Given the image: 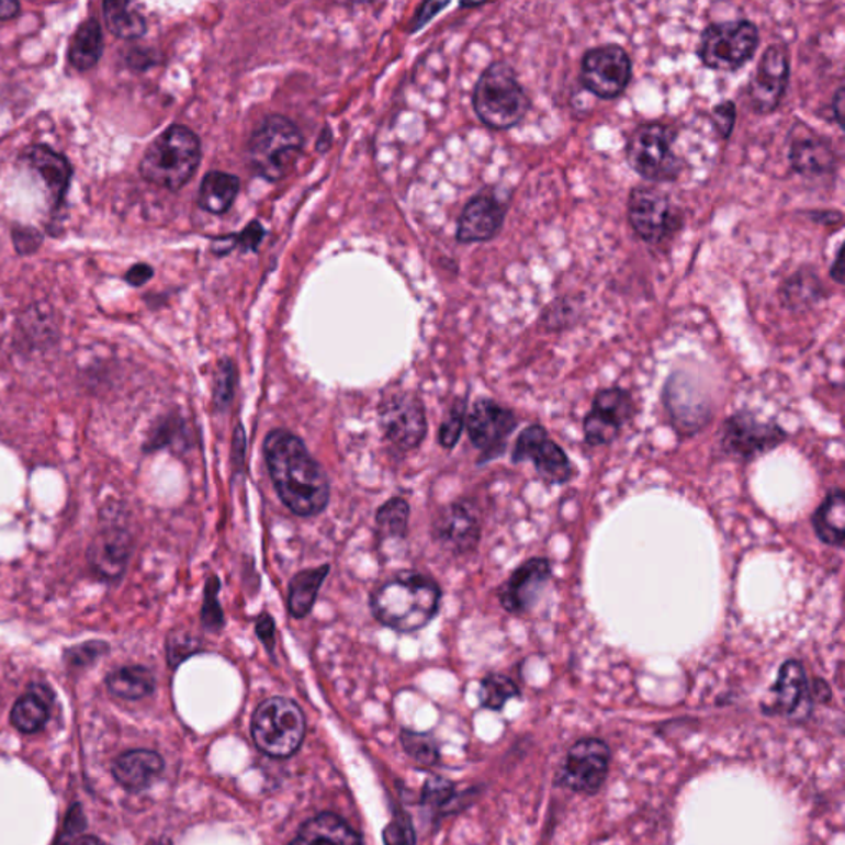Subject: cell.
<instances>
[{"label": "cell", "instance_id": "d6986e66", "mask_svg": "<svg viewBox=\"0 0 845 845\" xmlns=\"http://www.w3.org/2000/svg\"><path fill=\"white\" fill-rule=\"evenodd\" d=\"M431 537L441 549L453 555H467L474 552L481 540V519L477 507L466 499L448 504L435 517L431 523Z\"/></svg>", "mask_w": 845, "mask_h": 845}, {"label": "cell", "instance_id": "f546056e", "mask_svg": "<svg viewBox=\"0 0 845 845\" xmlns=\"http://www.w3.org/2000/svg\"><path fill=\"white\" fill-rule=\"evenodd\" d=\"M241 182L234 173L210 170L199 189V206L209 214L224 215L240 193Z\"/></svg>", "mask_w": 845, "mask_h": 845}, {"label": "cell", "instance_id": "7402d4cb", "mask_svg": "<svg viewBox=\"0 0 845 845\" xmlns=\"http://www.w3.org/2000/svg\"><path fill=\"white\" fill-rule=\"evenodd\" d=\"M805 706H811V694L804 666L801 661H786L769 690L768 702L763 703V712L766 716L791 717Z\"/></svg>", "mask_w": 845, "mask_h": 845}, {"label": "cell", "instance_id": "7bdbcfd3", "mask_svg": "<svg viewBox=\"0 0 845 845\" xmlns=\"http://www.w3.org/2000/svg\"><path fill=\"white\" fill-rule=\"evenodd\" d=\"M415 831H413L412 822L405 812L395 814L393 821L386 825L385 832H383L385 845H415Z\"/></svg>", "mask_w": 845, "mask_h": 845}, {"label": "cell", "instance_id": "f1b7e54d", "mask_svg": "<svg viewBox=\"0 0 845 845\" xmlns=\"http://www.w3.org/2000/svg\"><path fill=\"white\" fill-rule=\"evenodd\" d=\"M52 703H54V694L50 689L34 684L15 702L11 716L12 725L22 733L38 732L50 719Z\"/></svg>", "mask_w": 845, "mask_h": 845}, {"label": "cell", "instance_id": "db71d44e", "mask_svg": "<svg viewBox=\"0 0 845 845\" xmlns=\"http://www.w3.org/2000/svg\"><path fill=\"white\" fill-rule=\"evenodd\" d=\"M153 277L154 268L150 267V264L137 263L127 270V273L124 274V281H126L129 286L140 288L144 286L147 281H150V278Z\"/></svg>", "mask_w": 845, "mask_h": 845}, {"label": "cell", "instance_id": "8fae6325", "mask_svg": "<svg viewBox=\"0 0 845 845\" xmlns=\"http://www.w3.org/2000/svg\"><path fill=\"white\" fill-rule=\"evenodd\" d=\"M632 80V60L628 52L616 44L589 48L582 58L579 81L599 100L621 97Z\"/></svg>", "mask_w": 845, "mask_h": 845}, {"label": "cell", "instance_id": "5b68a950", "mask_svg": "<svg viewBox=\"0 0 845 845\" xmlns=\"http://www.w3.org/2000/svg\"><path fill=\"white\" fill-rule=\"evenodd\" d=\"M303 149L300 127L290 117L271 114L251 134L247 157L257 176L268 182H280L293 172Z\"/></svg>", "mask_w": 845, "mask_h": 845}, {"label": "cell", "instance_id": "1f68e13d", "mask_svg": "<svg viewBox=\"0 0 845 845\" xmlns=\"http://www.w3.org/2000/svg\"><path fill=\"white\" fill-rule=\"evenodd\" d=\"M329 572L330 565H320L316 568L303 570L291 578L290 589H288V609L293 618L303 619L313 611L320 586Z\"/></svg>", "mask_w": 845, "mask_h": 845}, {"label": "cell", "instance_id": "3957f363", "mask_svg": "<svg viewBox=\"0 0 845 845\" xmlns=\"http://www.w3.org/2000/svg\"><path fill=\"white\" fill-rule=\"evenodd\" d=\"M202 159V144L190 127L172 124L144 153L139 172L146 182L177 192L195 176Z\"/></svg>", "mask_w": 845, "mask_h": 845}, {"label": "cell", "instance_id": "94428289", "mask_svg": "<svg viewBox=\"0 0 845 845\" xmlns=\"http://www.w3.org/2000/svg\"><path fill=\"white\" fill-rule=\"evenodd\" d=\"M147 845H172L169 838H157V841L149 842Z\"/></svg>", "mask_w": 845, "mask_h": 845}, {"label": "cell", "instance_id": "c3c4849f", "mask_svg": "<svg viewBox=\"0 0 845 845\" xmlns=\"http://www.w3.org/2000/svg\"><path fill=\"white\" fill-rule=\"evenodd\" d=\"M255 632H257V636L260 638L268 654L274 656V647H277V622H274L273 616L263 612V615L257 619V622H255Z\"/></svg>", "mask_w": 845, "mask_h": 845}, {"label": "cell", "instance_id": "60d3db41", "mask_svg": "<svg viewBox=\"0 0 845 845\" xmlns=\"http://www.w3.org/2000/svg\"><path fill=\"white\" fill-rule=\"evenodd\" d=\"M402 745L409 758L418 763L419 766H431L438 762L437 742H435L433 736L427 735V733L403 730Z\"/></svg>", "mask_w": 845, "mask_h": 845}, {"label": "cell", "instance_id": "6da1fadb", "mask_svg": "<svg viewBox=\"0 0 845 845\" xmlns=\"http://www.w3.org/2000/svg\"><path fill=\"white\" fill-rule=\"evenodd\" d=\"M264 461L281 503L300 517L319 516L330 500L324 467L304 441L288 430H273L263 443Z\"/></svg>", "mask_w": 845, "mask_h": 845}, {"label": "cell", "instance_id": "30bf717a", "mask_svg": "<svg viewBox=\"0 0 845 845\" xmlns=\"http://www.w3.org/2000/svg\"><path fill=\"white\" fill-rule=\"evenodd\" d=\"M789 435L776 421L759 419L755 413L740 409L725 419L720 447L729 457L753 461L781 447Z\"/></svg>", "mask_w": 845, "mask_h": 845}, {"label": "cell", "instance_id": "b9f144b4", "mask_svg": "<svg viewBox=\"0 0 845 845\" xmlns=\"http://www.w3.org/2000/svg\"><path fill=\"white\" fill-rule=\"evenodd\" d=\"M466 399H458L444 421L441 422L440 433H438V441H440L441 447L447 448V450H453L457 447L461 435H463L464 425H466Z\"/></svg>", "mask_w": 845, "mask_h": 845}, {"label": "cell", "instance_id": "8992f818", "mask_svg": "<svg viewBox=\"0 0 845 845\" xmlns=\"http://www.w3.org/2000/svg\"><path fill=\"white\" fill-rule=\"evenodd\" d=\"M676 139L673 124L661 121L640 124L626 144L629 167L651 183L676 182L686 167L674 150Z\"/></svg>", "mask_w": 845, "mask_h": 845}, {"label": "cell", "instance_id": "4fadbf2b", "mask_svg": "<svg viewBox=\"0 0 845 845\" xmlns=\"http://www.w3.org/2000/svg\"><path fill=\"white\" fill-rule=\"evenodd\" d=\"M517 425L519 418L516 413L494 399L481 398L474 403L466 427L471 443L480 450V463L503 457Z\"/></svg>", "mask_w": 845, "mask_h": 845}, {"label": "cell", "instance_id": "9f6ffc18", "mask_svg": "<svg viewBox=\"0 0 845 845\" xmlns=\"http://www.w3.org/2000/svg\"><path fill=\"white\" fill-rule=\"evenodd\" d=\"M829 110H831V116L832 120H834V123L837 124L841 129H844V87H838V90L835 91Z\"/></svg>", "mask_w": 845, "mask_h": 845}, {"label": "cell", "instance_id": "484cf974", "mask_svg": "<svg viewBox=\"0 0 845 845\" xmlns=\"http://www.w3.org/2000/svg\"><path fill=\"white\" fill-rule=\"evenodd\" d=\"M291 845H362V838L339 815L326 812L309 819Z\"/></svg>", "mask_w": 845, "mask_h": 845}, {"label": "cell", "instance_id": "83f0119b", "mask_svg": "<svg viewBox=\"0 0 845 845\" xmlns=\"http://www.w3.org/2000/svg\"><path fill=\"white\" fill-rule=\"evenodd\" d=\"M811 523L815 536L822 543L842 549L845 542L844 491H831L822 500L821 506L812 514Z\"/></svg>", "mask_w": 845, "mask_h": 845}, {"label": "cell", "instance_id": "74e56055", "mask_svg": "<svg viewBox=\"0 0 845 845\" xmlns=\"http://www.w3.org/2000/svg\"><path fill=\"white\" fill-rule=\"evenodd\" d=\"M218 595H221V579L215 575L209 576L203 589V605L200 611V622L205 631L218 632L224 628L225 616Z\"/></svg>", "mask_w": 845, "mask_h": 845}, {"label": "cell", "instance_id": "836d02e7", "mask_svg": "<svg viewBox=\"0 0 845 845\" xmlns=\"http://www.w3.org/2000/svg\"><path fill=\"white\" fill-rule=\"evenodd\" d=\"M106 29L121 41H137L147 32L146 19L131 8L129 2L106 0L103 4Z\"/></svg>", "mask_w": 845, "mask_h": 845}, {"label": "cell", "instance_id": "ee69618b", "mask_svg": "<svg viewBox=\"0 0 845 845\" xmlns=\"http://www.w3.org/2000/svg\"><path fill=\"white\" fill-rule=\"evenodd\" d=\"M12 244H14L15 251L21 257H27V255L37 254L38 248L44 245V235L34 227H25V225H14L11 230Z\"/></svg>", "mask_w": 845, "mask_h": 845}, {"label": "cell", "instance_id": "680465c9", "mask_svg": "<svg viewBox=\"0 0 845 845\" xmlns=\"http://www.w3.org/2000/svg\"><path fill=\"white\" fill-rule=\"evenodd\" d=\"M842 245L837 248V251H835V258L834 263H832L831 271H829V274H831V280L835 281L837 284H844V264H842Z\"/></svg>", "mask_w": 845, "mask_h": 845}, {"label": "cell", "instance_id": "f5cc1de1", "mask_svg": "<svg viewBox=\"0 0 845 845\" xmlns=\"http://www.w3.org/2000/svg\"><path fill=\"white\" fill-rule=\"evenodd\" d=\"M444 8H448V4H441V2H425V4L419 8V11L416 12L415 19H413L412 25H409L412 32L425 27V25H427L438 12L443 11Z\"/></svg>", "mask_w": 845, "mask_h": 845}, {"label": "cell", "instance_id": "cb8c5ba5", "mask_svg": "<svg viewBox=\"0 0 845 845\" xmlns=\"http://www.w3.org/2000/svg\"><path fill=\"white\" fill-rule=\"evenodd\" d=\"M131 556V537L123 529H106L91 543L88 562L103 579H117Z\"/></svg>", "mask_w": 845, "mask_h": 845}, {"label": "cell", "instance_id": "d590c367", "mask_svg": "<svg viewBox=\"0 0 845 845\" xmlns=\"http://www.w3.org/2000/svg\"><path fill=\"white\" fill-rule=\"evenodd\" d=\"M583 304L578 297H556L540 313V324L550 333H562L576 326L582 319Z\"/></svg>", "mask_w": 845, "mask_h": 845}, {"label": "cell", "instance_id": "816d5d0a", "mask_svg": "<svg viewBox=\"0 0 845 845\" xmlns=\"http://www.w3.org/2000/svg\"><path fill=\"white\" fill-rule=\"evenodd\" d=\"M264 237V228L260 222H251L241 234L234 235V244L240 245L245 251H258Z\"/></svg>", "mask_w": 845, "mask_h": 845}, {"label": "cell", "instance_id": "91938a15", "mask_svg": "<svg viewBox=\"0 0 845 845\" xmlns=\"http://www.w3.org/2000/svg\"><path fill=\"white\" fill-rule=\"evenodd\" d=\"M75 845H103V842H101L100 838L87 835V837H81Z\"/></svg>", "mask_w": 845, "mask_h": 845}, {"label": "cell", "instance_id": "d6a6232c", "mask_svg": "<svg viewBox=\"0 0 845 845\" xmlns=\"http://www.w3.org/2000/svg\"><path fill=\"white\" fill-rule=\"evenodd\" d=\"M108 690L124 700H139L156 689V677L144 666H126L106 677Z\"/></svg>", "mask_w": 845, "mask_h": 845}, {"label": "cell", "instance_id": "f907efd6", "mask_svg": "<svg viewBox=\"0 0 845 845\" xmlns=\"http://www.w3.org/2000/svg\"><path fill=\"white\" fill-rule=\"evenodd\" d=\"M245 453H247V433L244 425L238 422L235 427L234 438H232V464H234L235 476L244 473Z\"/></svg>", "mask_w": 845, "mask_h": 845}, {"label": "cell", "instance_id": "603a6c76", "mask_svg": "<svg viewBox=\"0 0 845 845\" xmlns=\"http://www.w3.org/2000/svg\"><path fill=\"white\" fill-rule=\"evenodd\" d=\"M22 160L38 173L47 189L52 210H58L64 205L65 196L70 189L74 167L64 154L57 153L45 144H35L25 150Z\"/></svg>", "mask_w": 845, "mask_h": 845}, {"label": "cell", "instance_id": "7a4b0ae2", "mask_svg": "<svg viewBox=\"0 0 845 845\" xmlns=\"http://www.w3.org/2000/svg\"><path fill=\"white\" fill-rule=\"evenodd\" d=\"M440 585L431 576L413 570L396 573L370 598L376 621L398 632H415L430 624L441 602Z\"/></svg>", "mask_w": 845, "mask_h": 845}, {"label": "cell", "instance_id": "7dc6e473", "mask_svg": "<svg viewBox=\"0 0 845 845\" xmlns=\"http://www.w3.org/2000/svg\"><path fill=\"white\" fill-rule=\"evenodd\" d=\"M106 651L108 644L101 643V641H91V643L81 644V646L67 651V653H65V660L68 661L70 666L83 667L94 663V661H97L98 657L103 656Z\"/></svg>", "mask_w": 845, "mask_h": 845}, {"label": "cell", "instance_id": "e575fe53", "mask_svg": "<svg viewBox=\"0 0 845 845\" xmlns=\"http://www.w3.org/2000/svg\"><path fill=\"white\" fill-rule=\"evenodd\" d=\"M409 504L403 497L386 500L375 514V537L380 543L405 539L408 530Z\"/></svg>", "mask_w": 845, "mask_h": 845}, {"label": "cell", "instance_id": "4dcf8cb0", "mask_svg": "<svg viewBox=\"0 0 845 845\" xmlns=\"http://www.w3.org/2000/svg\"><path fill=\"white\" fill-rule=\"evenodd\" d=\"M104 37L100 21L87 19L71 37L68 47V60L78 71H90L103 57Z\"/></svg>", "mask_w": 845, "mask_h": 845}, {"label": "cell", "instance_id": "52a82bcc", "mask_svg": "<svg viewBox=\"0 0 845 845\" xmlns=\"http://www.w3.org/2000/svg\"><path fill=\"white\" fill-rule=\"evenodd\" d=\"M759 47V31L748 19L716 22L700 35L697 57L713 71H739L753 60Z\"/></svg>", "mask_w": 845, "mask_h": 845}, {"label": "cell", "instance_id": "9c48e42d", "mask_svg": "<svg viewBox=\"0 0 845 845\" xmlns=\"http://www.w3.org/2000/svg\"><path fill=\"white\" fill-rule=\"evenodd\" d=\"M628 218L632 232L650 245H661L683 227L669 195L654 185L634 187L629 193Z\"/></svg>", "mask_w": 845, "mask_h": 845}, {"label": "cell", "instance_id": "9a60e30c", "mask_svg": "<svg viewBox=\"0 0 845 845\" xmlns=\"http://www.w3.org/2000/svg\"><path fill=\"white\" fill-rule=\"evenodd\" d=\"M609 756L611 753L602 740H578L563 759L556 785L570 791L595 795L608 776Z\"/></svg>", "mask_w": 845, "mask_h": 845}, {"label": "cell", "instance_id": "ffe728a7", "mask_svg": "<svg viewBox=\"0 0 845 845\" xmlns=\"http://www.w3.org/2000/svg\"><path fill=\"white\" fill-rule=\"evenodd\" d=\"M507 206L496 193H477L464 206L458 221L457 238L460 244H483L493 240L503 230Z\"/></svg>", "mask_w": 845, "mask_h": 845}, {"label": "cell", "instance_id": "277c9868", "mask_svg": "<svg viewBox=\"0 0 845 845\" xmlns=\"http://www.w3.org/2000/svg\"><path fill=\"white\" fill-rule=\"evenodd\" d=\"M474 113L484 126L506 131L522 123L530 110L529 94L506 61L489 65L474 87Z\"/></svg>", "mask_w": 845, "mask_h": 845}, {"label": "cell", "instance_id": "ac0fdd59", "mask_svg": "<svg viewBox=\"0 0 845 845\" xmlns=\"http://www.w3.org/2000/svg\"><path fill=\"white\" fill-rule=\"evenodd\" d=\"M550 579L552 563L549 559L533 556L526 560L497 589L500 606L510 615H529L539 605Z\"/></svg>", "mask_w": 845, "mask_h": 845}, {"label": "cell", "instance_id": "2e32d148", "mask_svg": "<svg viewBox=\"0 0 845 845\" xmlns=\"http://www.w3.org/2000/svg\"><path fill=\"white\" fill-rule=\"evenodd\" d=\"M530 461L537 473L549 484H563L572 481L575 470L563 448L550 438L542 425H530L520 431L512 450V463Z\"/></svg>", "mask_w": 845, "mask_h": 845}, {"label": "cell", "instance_id": "11a10c76", "mask_svg": "<svg viewBox=\"0 0 845 845\" xmlns=\"http://www.w3.org/2000/svg\"><path fill=\"white\" fill-rule=\"evenodd\" d=\"M84 824V815L83 811H81L80 805L75 804L74 808L70 809V812H68L67 815V827H65V832H67V837H70V835L78 834V832L83 831Z\"/></svg>", "mask_w": 845, "mask_h": 845}, {"label": "cell", "instance_id": "4316f807", "mask_svg": "<svg viewBox=\"0 0 845 845\" xmlns=\"http://www.w3.org/2000/svg\"><path fill=\"white\" fill-rule=\"evenodd\" d=\"M781 303L789 311L804 313L825 297V288L814 268L802 267L779 288Z\"/></svg>", "mask_w": 845, "mask_h": 845}, {"label": "cell", "instance_id": "f6af8a7d", "mask_svg": "<svg viewBox=\"0 0 845 845\" xmlns=\"http://www.w3.org/2000/svg\"><path fill=\"white\" fill-rule=\"evenodd\" d=\"M454 798V786L444 779L435 778L422 789V802L431 808H444Z\"/></svg>", "mask_w": 845, "mask_h": 845}, {"label": "cell", "instance_id": "5bb4252c", "mask_svg": "<svg viewBox=\"0 0 845 845\" xmlns=\"http://www.w3.org/2000/svg\"><path fill=\"white\" fill-rule=\"evenodd\" d=\"M636 412L634 398L628 390L611 386L601 388L593 398L592 408L583 419V437L589 447L611 444L621 435Z\"/></svg>", "mask_w": 845, "mask_h": 845}, {"label": "cell", "instance_id": "8d00e7d4", "mask_svg": "<svg viewBox=\"0 0 845 845\" xmlns=\"http://www.w3.org/2000/svg\"><path fill=\"white\" fill-rule=\"evenodd\" d=\"M481 706L489 710H503L510 699L520 697V689L504 674H489L481 683Z\"/></svg>", "mask_w": 845, "mask_h": 845}, {"label": "cell", "instance_id": "6125c7cd", "mask_svg": "<svg viewBox=\"0 0 845 845\" xmlns=\"http://www.w3.org/2000/svg\"><path fill=\"white\" fill-rule=\"evenodd\" d=\"M481 5L483 4H461V8L474 9V8H481Z\"/></svg>", "mask_w": 845, "mask_h": 845}, {"label": "cell", "instance_id": "f35d334b", "mask_svg": "<svg viewBox=\"0 0 845 845\" xmlns=\"http://www.w3.org/2000/svg\"><path fill=\"white\" fill-rule=\"evenodd\" d=\"M166 651L169 666L176 669L183 661L203 651V643L192 632L185 631V629H176L167 636Z\"/></svg>", "mask_w": 845, "mask_h": 845}, {"label": "cell", "instance_id": "681fc988", "mask_svg": "<svg viewBox=\"0 0 845 845\" xmlns=\"http://www.w3.org/2000/svg\"><path fill=\"white\" fill-rule=\"evenodd\" d=\"M124 60H126L127 67L133 68V70L144 71L157 65L159 58L153 48L134 47L126 52Z\"/></svg>", "mask_w": 845, "mask_h": 845}, {"label": "cell", "instance_id": "ba28073f", "mask_svg": "<svg viewBox=\"0 0 845 845\" xmlns=\"http://www.w3.org/2000/svg\"><path fill=\"white\" fill-rule=\"evenodd\" d=\"M306 733L303 710L293 700L273 697L264 700L251 719V735L261 752L273 758H288L300 750Z\"/></svg>", "mask_w": 845, "mask_h": 845}, {"label": "cell", "instance_id": "ab89813d", "mask_svg": "<svg viewBox=\"0 0 845 845\" xmlns=\"http://www.w3.org/2000/svg\"><path fill=\"white\" fill-rule=\"evenodd\" d=\"M238 372L234 360L224 359L218 363L217 375L214 382V405L218 412H227L235 398L237 390Z\"/></svg>", "mask_w": 845, "mask_h": 845}, {"label": "cell", "instance_id": "44dd1931", "mask_svg": "<svg viewBox=\"0 0 845 845\" xmlns=\"http://www.w3.org/2000/svg\"><path fill=\"white\" fill-rule=\"evenodd\" d=\"M791 133L795 134H792V143L789 144L788 157L795 172L818 179V177L831 176L837 170L838 156L827 139L818 136L808 126L802 133L796 129Z\"/></svg>", "mask_w": 845, "mask_h": 845}, {"label": "cell", "instance_id": "e0dca14e", "mask_svg": "<svg viewBox=\"0 0 845 845\" xmlns=\"http://www.w3.org/2000/svg\"><path fill=\"white\" fill-rule=\"evenodd\" d=\"M789 77L791 64L785 45H769L759 58L755 75L746 87V98L753 113L759 116L775 113L788 90Z\"/></svg>", "mask_w": 845, "mask_h": 845}, {"label": "cell", "instance_id": "bcb514c9", "mask_svg": "<svg viewBox=\"0 0 845 845\" xmlns=\"http://www.w3.org/2000/svg\"><path fill=\"white\" fill-rule=\"evenodd\" d=\"M712 121L720 137L729 139L736 124V104L732 100L720 101L713 106Z\"/></svg>", "mask_w": 845, "mask_h": 845}, {"label": "cell", "instance_id": "7c38bea8", "mask_svg": "<svg viewBox=\"0 0 845 845\" xmlns=\"http://www.w3.org/2000/svg\"><path fill=\"white\" fill-rule=\"evenodd\" d=\"M379 425L385 440L403 453L418 448L427 437V413L415 393L385 396L379 406Z\"/></svg>", "mask_w": 845, "mask_h": 845}, {"label": "cell", "instance_id": "d4e9b609", "mask_svg": "<svg viewBox=\"0 0 845 845\" xmlns=\"http://www.w3.org/2000/svg\"><path fill=\"white\" fill-rule=\"evenodd\" d=\"M164 762L156 752L149 750H133L116 758L113 775L127 791H143L160 775Z\"/></svg>", "mask_w": 845, "mask_h": 845}, {"label": "cell", "instance_id": "6f0895ef", "mask_svg": "<svg viewBox=\"0 0 845 845\" xmlns=\"http://www.w3.org/2000/svg\"><path fill=\"white\" fill-rule=\"evenodd\" d=\"M22 5L18 0H0V21L8 22L21 14Z\"/></svg>", "mask_w": 845, "mask_h": 845}]
</instances>
